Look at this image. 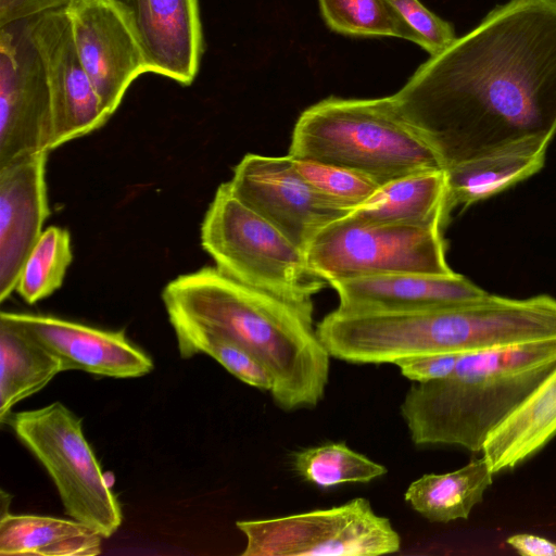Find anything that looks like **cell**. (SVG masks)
<instances>
[{"mask_svg": "<svg viewBox=\"0 0 556 556\" xmlns=\"http://www.w3.org/2000/svg\"><path fill=\"white\" fill-rule=\"evenodd\" d=\"M293 162L318 193L349 211L366 203L380 188L371 178L348 168L296 159Z\"/></svg>", "mask_w": 556, "mask_h": 556, "instance_id": "27", "label": "cell"}, {"mask_svg": "<svg viewBox=\"0 0 556 556\" xmlns=\"http://www.w3.org/2000/svg\"><path fill=\"white\" fill-rule=\"evenodd\" d=\"M556 366V339L462 353L446 377L415 382L400 406L417 446L481 453L490 433Z\"/></svg>", "mask_w": 556, "mask_h": 556, "instance_id": "3", "label": "cell"}, {"mask_svg": "<svg viewBox=\"0 0 556 556\" xmlns=\"http://www.w3.org/2000/svg\"><path fill=\"white\" fill-rule=\"evenodd\" d=\"M227 184L244 205L304 251L325 226L352 212L318 193L299 174L289 154H245Z\"/></svg>", "mask_w": 556, "mask_h": 556, "instance_id": "10", "label": "cell"}, {"mask_svg": "<svg viewBox=\"0 0 556 556\" xmlns=\"http://www.w3.org/2000/svg\"><path fill=\"white\" fill-rule=\"evenodd\" d=\"M242 556H379L401 548L390 520L368 500L276 518L240 520Z\"/></svg>", "mask_w": 556, "mask_h": 556, "instance_id": "8", "label": "cell"}, {"mask_svg": "<svg viewBox=\"0 0 556 556\" xmlns=\"http://www.w3.org/2000/svg\"><path fill=\"white\" fill-rule=\"evenodd\" d=\"M447 169L556 135V0H508L393 94Z\"/></svg>", "mask_w": 556, "mask_h": 556, "instance_id": "1", "label": "cell"}, {"mask_svg": "<svg viewBox=\"0 0 556 556\" xmlns=\"http://www.w3.org/2000/svg\"><path fill=\"white\" fill-rule=\"evenodd\" d=\"M293 468L305 481L328 489L344 483H368L388 472L386 466L350 448L326 443L293 454Z\"/></svg>", "mask_w": 556, "mask_h": 556, "instance_id": "25", "label": "cell"}, {"mask_svg": "<svg viewBox=\"0 0 556 556\" xmlns=\"http://www.w3.org/2000/svg\"><path fill=\"white\" fill-rule=\"evenodd\" d=\"M329 285L366 276L451 275L441 227L365 222L346 215L325 226L305 249Z\"/></svg>", "mask_w": 556, "mask_h": 556, "instance_id": "7", "label": "cell"}, {"mask_svg": "<svg viewBox=\"0 0 556 556\" xmlns=\"http://www.w3.org/2000/svg\"><path fill=\"white\" fill-rule=\"evenodd\" d=\"M3 319L56 357L62 370L113 378H135L153 369L152 359L124 330H104L49 315L1 312Z\"/></svg>", "mask_w": 556, "mask_h": 556, "instance_id": "13", "label": "cell"}, {"mask_svg": "<svg viewBox=\"0 0 556 556\" xmlns=\"http://www.w3.org/2000/svg\"><path fill=\"white\" fill-rule=\"evenodd\" d=\"M131 29L147 72L189 86L203 52L198 0H110Z\"/></svg>", "mask_w": 556, "mask_h": 556, "instance_id": "14", "label": "cell"}, {"mask_svg": "<svg viewBox=\"0 0 556 556\" xmlns=\"http://www.w3.org/2000/svg\"><path fill=\"white\" fill-rule=\"evenodd\" d=\"M66 11L80 62L112 116L131 83L147 73L139 45L110 0H79Z\"/></svg>", "mask_w": 556, "mask_h": 556, "instance_id": "12", "label": "cell"}, {"mask_svg": "<svg viewBox=\"0 0 556 556\" xmlns=\"http://www.w3.org/2000/svg\"><path fill=\"white\" fill-rule=\"evenodd\" d=\"M556 437V366L490 433L481 454L496 475L540 452Z\"/></svg>", "mask_w": 556, "mask_h": 556, "instance_id": "18", "label": "cell"}, {"mask_svg": "<svg viewBox=\"0 0 556 556\" xmlns=\"http://www.w3.org/2000/svg\"><path fill=\"white\" fill-rule=\"evenodd\" d=\"M201 245L230 278L313 314V296L327 286L306 253L244 205L222 184L201 225Z\"/></svg>", "mask_w": 556, "mask_h": 556, "instance_id": "5", "label": "cell"}, {"mask_svg": "<svg viewBox=\"0 0 556 556\" xmlns=\"http://www.w3.org/2000/svg\"><path fill=\"white\" fill-rule=\"evenodd\" d=\"M406 22L426 40L428 53L435 55L457 37L451 23L435 15L419 0H391Z\"/></svg>", "mask_w": 556, "mask_h": 556, "instance_id": "28", "label": "cell"}, {"mask_svg": "<svg viewBox=\"0 0 556 556\" xmlns=\"http://www.w3.org/2000/svg\"><path fill=\"white\" fill-rule=\"evenodd\" d=\"M76 1L79 0H0V26L67 10Z\"/></svg>", "mask_w": 556, "mask_h": 556, "instance_id": "30", "label": "cell"}, {"mask_svg": "<svg viewBox=\"0 0 556 556\" xmlns=\"http://www.w3.org/2000/svg\"><path fill=\"white\" fill-rule=\"evenodd\" d=\"M62 370L60 361L12 324L0 319V421L11 408L45 388Z\"/></svg>", "mask_w": 556, "mask_h": 556, "instance_id": "22", "label": "cell"}, {"mask_svg": "<svg viewBox=\"0 0 556 556\" xmlns=\"http://www.w3.org/2000/svg\"><path fill=\"white\" fill-rule=\"evenodd\" d=\"M506 543L523 556H556V543L539 535L515 534L508 536Z\"/></svg>", "mask_w": 556, "mask_h": 556, "instance_id": "31", "label": "cell"}, {"mask_svg": "<svg viewBox=\"0 0 556 556\" xmlns=\"http://www.w3.org/2000/svg\"><path fill=\"white\" fill-rule=\"evenodd\" d=\"M16 438L52 479L65 511L103 538L121 527V505L85 439L81 419L60 402L11 414Z\"/></svg>", "mask_w": 556, "mask_h": 556, "instance_id": "6", "label": "cell"}, {"mask_svg": "<svg viewBox=\"0 0 556 556\" xmlns=\"http://www.w3.org/2000/svg\"><path fill=\"white\" fill-rule=\"evenodd\" d=\"M48 151L17 157L0 167V301L15 291L26 258L49 216Z\"/></svg>", "mask_w": 556, "mask_h": 556, "instance_id": "15", "label": "cell"}, {"mask_svg": "<svg viewBox=\"0 0 556 556\" xmlns=\"http://www.w3.org/2000/svg\"><path fill=\"white\" fill-rule=\"evenodd\" d=\"M458 353L424 354L394 362L405 378L413 382H428L448 376L455 368Z\"/></svg>", "mask_w": 556, "mask_h": 556, "instance_id": "29", "label": "cell"}, {"mask_svg": "<svg viewBox=\"0 0 556 556\" xmlns=\"http://www.w3.org/2000/svg\"><path fill=\"white\" fill-rule=\"evenodd\" d=\"M549 142L525 139L445 169L447 217L456 206L467 207L538 173Z\"/></svg>", "mask_w": 556, "mask_h": 556, "instance_id": "17", "label": "cell"}, {"mask_svg": "<svg viewBox=\"0 0 556 556\" xmlns=\"http://www.w3.org/2000/svg\"><path fill=\"white\" fill-rule=\"evenodd\" d=\"M72 260L68 230L48 227L26 258L15 291L28 304L48 298L62 286Z\"/></svg>", "mask_w": 556, "mask_h": 556, "instance_id": "26", "label": "cell"}, {"mask_svg": "<svg viewBox=\"0 0 556 556\" xmlns=\"http://www.w3.org/2000/svg\"><path fill=\"white\" fill-rule=\"evenodd\" d=\"M342 314H388L431 309L480 299L488 292L464 276L401 273L330 283Z\"/></svg>", "mask_w": 556, "mask_h": 556, "instance_id": "16", "label": "cell"}, {"mask_svg": "<svg viewBox=\"0 0 556 556\" xmlns=\"http://www.w3.org/2000/svg\"><path fill=\"white\" fill-rule=\"evenodd\" d=\"M162 299L168 318L217 331L250 351L268 371L281 409L312 408L324 399L331 356L313 314L211 266L168 282Z\"/></svg>", "mask_w": 556, "mask_h": 556, "instance_id": "2", "label": "cell"}, {"mask_svg": "<svg viewBox=\"0 0 556 556\" xmlns=\"http://www.w3.org/2000/svg\"><path fill=\"white\" fill-rule=\"evenodd\" d=\"M51 99L50 150L102 127L111 117L78 56L66 10L28 20Z\"/></svg>", "mask_w": 556, "mask_h": 556, "instance_id": "11", "label": "cell"}, {"mask_svg": "<svg viewBox=\"0 0 556 556\" xmlns=\"http://www.w3.org/2000/svg\"><path fill=\"white\" fill-rule=\"evenodd\" d=\"M51 99L28 20L0 26V167L50 151Z\"/></svg>", "mask_w": 556, "mask_h": 556, "instance_id": "9", "label": "cell"}, {"mask_svg": "<svg viewBox=\"0 0 556 556\" xmlns=\"http://www.w3.org/2000/svg\"><path fill=\"white\" fill-rule=\"evenodd\" d=\"M494 475L481 455L454 471L421 476L408 485L404 498L431 522L468 519L492 485Z\"/></svg>", "mask_w": 556, "mask_h": 556, "instance_id": "20", "label": "cell"}, {"mask_svg": "<svg viewBox=\"0 0 556 556\" xmlns=\"http://www.w3.org/2000/svg\"><path fill=\"white\" fill-rule=\"evenodd\" d=\"M327 26L352 37H396L428 51L426 40L391 0H318Z\"/></svg>", "mask_w": 556, "mask_h": 556, "instance_id": "23", "label": "cell"}, {"mask_svg": "<svg viewBox=\"0 0 556 556\" xmlns=\"http://www.w3.org/2000/svg\"><path fill=\"white\" fill-rule=\"evenodd\" d=\"M182 358L206 354L240 381L263 391L271 390L268 371L247 349L226 336L181 318H168Z\"/></svg>", "mask_w": 556, "mask_h": 556, "instance_id": "24", "label": "cell"}, {"mask_svg": "<svg viewBox=\"0 0 556 556\" xmlns=\"http://www.w3.org/2000/svg\"><path fill=\"white\" fill-rule=\"evenodd\" d=\"M446 193L445 169L418 172L380 186L349 215L365 222L443 228L448 220Z\"/></svg>", "mask_w": 556, "mask_h": 556, "instance_id": "19", "label": "cell"}, {"mask_svg": "<svg viewBox=\"0 0 556 556\" xmlns=\"http://www.w3.org/2000/svg\"><path fill=\"white\" fill-rule=\"evenodd\" d=\"M102 539L74 519L7 514L0 520L1 556H96Z\"/></svg>", "mask_w": 556, "mask_h": 556, "instance_id": "21", "label": "cell"}, {"mask_svg": "<svg viewBox=\"0 0 556 556\" xmlns=\"http://www.w3.org/2000/svg\"><path fill=\"white\" fill-rule=\"evenodd\" d=\"M289 155L348 168L380 186L414 173L444 169L403 117L393 94L329 97L311 105L294 125Z\"/></svg>", "mask_w": 556, "mask_h": 556, "instance_id": "4", "label": "cell"}]
</instances>
